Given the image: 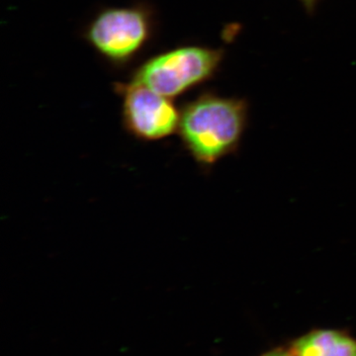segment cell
<instances>
[{
    "instance_id": "6da1fadb",
    "label": "cell",
    "mask_w": 356,
    "mask_h": 356,
    "mask_svg": "<svg viewBox=\"0 0 356 356\" xmlns=\"http://www.w3.org/2000/svg\"><path fill=\"white\" fill-rule=\"evenodd\" d=\"M247 121L245 100L204 93L184 105L177 132L194 161L211 168L238 151Z\"/></svg>"
},
{
    "instance_id": "7a4b0ae2",
    "label": "cell",
    "mask_w": 356,
    "mask_h": 356,
    "mask_svg": "<svg viewBox=\"0 0 356 356\" xmlns=\"http://www.w3.org/2000/svg\"><path fill=\"white\" fill-rule=\"evenodd\" d=\"M222 57L220 49L179 47L147 60L134 72L131 81L172 99L210 79Z\"/></svg>"
},
{
    "instance_id": "3957f363",
    "label": "cell",
    "mask_w": 356,
    "mask_h": 356,
    "mask_svg": "<svg viewBox=\"0 0 356 356\" xmlns=\"http://www.w3.org/2000/svg\"><path fill=\"white\" fill-rule=\"evenodd\" d=\"M152 32L153 21L149 9L115 7L96 15L86 29V39L108 62L123 65L143 50Z\"/></svg>"
},
{
    "instance_id": "277c9868",
    "label": "cell",
    "mask_w": 356,
    "mask_h": 356,
    "mask_svg": "<svg viewBox=\"0 0 356 356\" xmlns=\"http://www.w3.org/2000/svg\"><path fill=\"white\" fill-rule=\"evenodd\" d=\"M122 96V120L134 137L144 140H158L178 131L180 112L170 98L159 95L142 84L117 83Z\"/></svg>"
},
{
    "instance_id": "5b68a950",
    "label": "cell",
    "mask_w": 356,
    "mask_h": 356,
    "mask_svg": "<svg viewBox=\"0 0 356 356\" xmlns=\"http://www.w3.org/2000/svg\"><path fill=\"white\" fill-rule=\"evenodd\" d=\"M295 356H356V339L336 329H315L293 339L289 346Z\"/></svg>"
},
{
    "instance_id": "8992f818",
    "label": "cell",
    "mask_w": 356,
    "mask_h": 356,
    "mask_svg": "<svg viewBox=\"0 0 356 356\" xmlns=\"http://www.w3.org/2000/svg\"><path fill=\"white\" fill-rule=\"evenodd\" d=\"M259 356H295L289 348H275Z\"/></svg>"
},
{
    "instance_id": "52a82bcc",
    "label": "cell",
    "mask_w": 356,
    "mask_h": 356,
    "mask_svg": "<svg viewBox=\"0 0 356 356\" xmlns=\"http://www.w3.org/2000/svg\"><path fill=\"white\" fill-rule=\"evenodd\" d=\"M302 2H304V4L309 8H312L315 4L316 0H301Z\"/></svg>"
}]
</instances>
